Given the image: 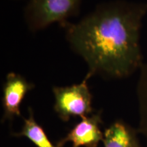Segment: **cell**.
I'll return each mask as SVG.
<instances>
[{"mask_svg":"<svg viewBox=\"0 0 147 147\" xmlns=\"http://www.w3.org/2000/svg\"><path fill=\"white\" fill-rule=\"evenodd\" d=\"M146 14L147 2L114 0L62 27L70 49L87 63L86 76L121 80L140 71L144 63L140 34Z\"/></svg>","mask_w":147,"mask_h":147,"instance_id":"cell-1","label":"cell"},{"mask_svg":"<svg viewBox=\"0 0 147 147\" xmlns=\"http://www.w3.org/2000/svg\"><path fill=\"white\" fill-rule=\"evenodd\" d=\"M81 3L82 0H29L24 8V21L34 33L54 23L62 27L80 13Z\"/></svg>","mask_w":147,"mask_h":147,"instance_id":"cell-2","label":"cell"},{"mask_svg":"<svg viewBox=\"0 0 147 147\" xmlns=\"http://www.w3.org/2000/svg\"><path fill=\"white\" fill-rule=\"evenodd\" d=\"M89 79L85 76L80 83L53 87L55 99L53 109L62 121L67 122L71 117L81 119L94 113L92 106L93 95L87 83Z\"/></svg>","mask_w":147,"mask_h":147,"instance_id":"cell-3","label":"cell"},{"mask_svg":"<svg viewBox=\"0 0 147 147\" xmlns=\"http://www.w3.org/2000/svg\"><path fill=\"white\" fill-rule=\"evenodd\" d=\"M35 88V84L20 74L11 71L7 74L2 89L3 115L1 123L12 121L21 117V105L25 96Z\"/></svg>","mask_w":147,"mask_h":147,"instance_id":"cell-4","label":"cell"},{"mask_svg":"<svg viewBox=\"0 0 147 147\" xmlns=\"http://www.w3.org/2000/svg\"><path fill=\"white\" fill-rule=\"evenodd\" d=\"M102 124V110L81 118L65 137L56 142L57 146L63 147L71 142V147H97L104 138V132L100 129Z\"/></svg>","mask_w":147,"mask_h":147,"instance_id":"cell-5","label":"cell"},{"mask_svg":"<svg viewBox=\"0 0 147 147\" xmlns=\"http://www.w3.org/2000/svg\"><path fill=\"white\" fill-rule=\"evenodd\" d=\"M137 129L117 119L104 131L102 147H141Z\"/></svg>","mask_w":147,"mask_h":147,"instance_id":"cell-6","label":"cell"},{"mask_svg":"<svg viewBox=\"0 0 147 147\" xmlns=\"http://www.w3.org/2000/svg\"><path fill=\"white\" fill-rule=\"evenodd\" d=\"M14 137H24L37 147H57L49 138L43 127L37 122L32 107H28V117L23 118L21 131L12 134Z\"/></svg>","mask_w":147,"mask_h":147,"instance_id":"cell-7","label":"cell"},{"mask_svg":"<svg viewBox=\"0 0 147 147\" xmlns=\"http://www.w3.org/2000/svg\"><path fill=\"white\" fill-rule=\"evenodd\" d=\"M136 97L138 108V131L146 141L147 147V63L140 69V75L136 85Z\"/></svg>","mask_w":147,"mask_h":147,"instance_id":"cell-8","label":"cell"},{"mask_svg":"<svg viewBox=\"0 0 147 147\" xmlns=\"http://www.w3.org/2000/svg\"><path fill=\"white\" fill-rule=\"evenodd\" d=\"M141 147H142V146H141Z\"/></svg>","mask_w":147,"mask_h":147,"instance_id":"cell-9","label":"cell"}]
</instances>
